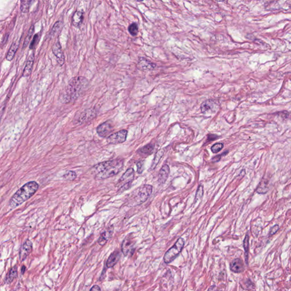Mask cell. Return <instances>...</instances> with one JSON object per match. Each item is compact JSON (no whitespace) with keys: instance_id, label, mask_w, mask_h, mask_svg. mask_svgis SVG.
Masks as SVG:
<instances>
[{"instance_id":"cell-1","label":"cell","mask_w":291,"mask_h":291,"mask_svg":"<svg viewBox=\"0 0 291 291\" xmlns=\"http://www.w3.org/2000/svg\"><path fill=\"white\" fill-rule=\"evenodd\" d=\"M123 167V161L117 159L103 161L95 165L92 169V173L96 179L103 180L116 175Z\"/></svg>"},{"instance_id":"cell-2","label":"cell","mask_w":291,"mask_h":291,"mask_svg":"<svg viewBox=\"0 0 291 291\" xmlns=\"http://www.w3.org/2000/svg\"><path fill=\"white\" fill-rule=\"evenodd\" d=\"M88 86V81L84 77H75L69 81L63 96L64 103L79 98Z\"/></svg>"},{"instance_id":"cell-3","label":"cell","mask_w":291,"mask_h":291,"mask_svg":"<svg viewBox=\"0 0 291 291\" xmlns=\"http://www.w3.org/2000/svg\"><path fill=\"white\" fill-rule=\"evenodd\" d=\"M38 188V184L35 181L27 183L12 196L9 201V206L12 209L18 207L34 195Z\"/></svg>"},{"instance_id":"cell-4","label":"cell","mask_w":291,"mask_h":291,"mask_svg":"<svg viewBox=\"0 0 291 291\" xmlns=\"http://www.w3.org/2000/svg\"><path fill=\"white\" fill-rule=\"evenodd\" d=\"M153 192V187L151 185L145 184L138 188L133 196L132 203L134 206L139 205L145 203Z\"/></svg>"},{"instance_id":"cell-5","label":"cell","mask_w":291,"mask_h":291,"mask_svg":"<svg viewBox=\"0 0 291 291\" xmlns=\"http://www.w3.org/2000/svg\"><path fill=\"white\" fill-rule=\"evenodd\" d=\"M184 239L180 238L177 241L176 243L166 252L164 256V261L166 264H169L173 262L179 255L184 247Z\"/></svg>"},{"instance_id":"cell-6","label":"cell","mask_w":291,"mask_h":291,"mask_svg":"<svg viewBox=\"0 0 291 291\" xmlns=\"http://www.w3.org/2000/svg\"><path fill=\"white\" fill-rule=\"evenodd\" d=\"M134 178V171L133 169L130 168L127 169L126 171L123 173L122 177L119 180L118 185L119 188V192H122L131 187Z\"/></svg>"},{"instance_id":"cell-7","label":"cell","mask_w":291,"mask_h":291,"mask_svg":"<svg viewBox=\"0 0 291 291\" xmlns=\"http://www.w3.org/2000/svg\"><path fill=\"white\" fill-rule=\"evenodd\" d=\"M127 135V131L122 130L116 132L114 134L110 135L107 137V142L109 144H119L126 141Z\"/></svg>"},{"instance_id":"cell-8","label":"cell","mask_w":291,"mask_h":291,"mask_svg":"<svg viewBox=\"0 0 291 291\" xmlns=\"http://www.w3.org/2000/svg\"><path fill=\"white\" fill-rule=\"evenodd\" d=\"M97 115L96 110L95 108H89L82 111L80 114L77 115V122L80 124L84 123L94 118Z\"/></svg>"},{"instance_id":"cell-9","label":"cell","mask_w":291,"mask_h":291,"mask_svg":"<svg viewBox=\"0 0 291 291\" xmlns=\"http://www.w3.org/2000/svg\"><path fill=\"white\" fill-rule=\"evenodd\" d=\"M135 245V241L130 235L127 236L125 238L122 244V251L125 256H127L129 254H132L134 252Z\"/></svg>"},{"instance_id":"cell-10","label":"cell","mask_w":291,"mask_h":291,"mask_svg":"<svg viewBox=\"0 0 291 291\" xmlns=\"http://www.w3.org/2000/svg\"><path fill=\"white\" fill-rule=\"evenodd\" d=\"M113 130V126L111 123L109 121H107L105 122L100 125L97 128V133L101 137L105 138L111 133Z\"/></svg>"},{"instance_id":"cell-11","label":"cell","mask_w":291,"mask_h":291,"mask_svg":"<svg viewBox=\"0 0 291 291\" xmlns=\"http://www.w3.org/2000/svg\"><path fill=\"white\" fill-rule=\"evenodd\" d=\"M33 244L30 240L25 242L19 250V259L21 262L25 261L32 252Z\"/></svg>"},{"instance_id":"cell-12","label":"cell","mask_w":291,"mask_h":291,"mask_svg":"<svg viewBox=\"0 0 291 291\" xmlns=\"http://www.w3.org/2000/svg\"><path fill=\"white\" fill-rule=\"evenodd\" d=\"M52 51L53 54L55 55V56L56 58L58 64L60 66H62L64 64L65 60H64V53L62 50V48L60 43L58 42L55 43L52 47Z\"/></svg>"},{"instance_id":"cell-13","label":"cell","mask_w":291,"mask_h":291,"mask_svg":"<svg viewBox=\"0 0 291 291\" xmlns=\"http://www.w3.org/2000/svg\"><path fill=\"white\" fill-rule=\"evenodd\" d=\"M218 105L216 101L213 100H208L203 102L201 105V111L204 114L210 112H213L215 111Z\"/></svg>"},{"instance_id":"cell-14","label":"cell","mask_w":291,"mask_h":291,"mask_svg":"<svg viewBox=\"0 0 291 291\" xmlns=\"http://www.w3.org/2000/svg\"><path fill=\"white\" fill-rule=\"evenodd\" d=\"M230 270L234 273H241L245 270V265L243 261L239 258L234 259L230 264Z\"/></svg>"},{"instance_id":"cell-15","label":"cell","mask_w":291,"mask_h":291,"mask_svg":"<svg viewBox=\"0 0 291 291\" xmlns=\"http://www.w3.org/2000/svg\"><path fill=\"white\" fill-rule=\"evenodd\" d=\"M169 167L167 165H163L158 174V182L161 184H165L169 175Z\"/></svg>"},{"instance_id":"cell-16","label":"cell","mask_w":291,"mask_h":291,"mask_svg":"<svg viewBox=\"0 0 291 291\" xmlns=\"http://www.w3.org/2000/svg\"><path fill=\"white\" fill-rule=\"evenodd\" d=\"M121 258V254L118 251H115L112 253L108 258L107 261V268H111L114 267L117 263Z\"/></svg>"},{"instance_id":"cell-17","label":"cell","mask_w":291,"mask_h":291,"mask_svg":"<svg viewBox=\"0 0 291 291\" xmlns=\"http://www.w3.org/2000/svg\"><path fill=\"white\" fill-rule=\"evenodd\" d=\"M34 54L30 55V56L28 58L26 64L25 65V69L23 70V77H29L30 76L31 73L32 72L33 64H34Z\"/></svg>"},{"instance_id":"cell-18","label":"cell","mask_w":291,"mask_h":291,"mask_svg":"<svg viewBox=\"0 0 291 291\" xmlns=\"http://www.w3.org/2000/svg\"><path fill=\"white\" fill-rule=\"evenodd\" d=\"M113 231V229L111 227H109L107 230L104 231L103 233L101 234L100 238L98 240L99 244L101 246H103L107 242L109 239L111 237Z\"/></svg>"},{"instance_id":"cell-19","label":"cell","mask_w":291,"mask_h":291,"mask_svg":"<svg viewBox=\"0 0 291 291\" xmlns=\"http://www.w3.org/2000/svg\"><path fill=\"white\" fill-rule=\"evenodd\" d=\"M18 276V270L17 266L13 267L8 272L5 279V283L10 284Z\"/></svg>"},{"instance_id":"cell-20","label":"cell","mask_w":291,"mask_h":291,"mask_svg":"<svg viewBox=\"0 0 291 291\" xmlns=\"http://www.w3.org/2000/svg\"><path fill=\"white\" fill-rule=\"evenodd\" d=\"M153 149H154V146L153 144L150 143L142 147V148L138 149V153L141 156L146 157L147 156L151 155L153 153Z\"/></svg>"},{"instance_id":"cell-21","label":"cell","mask_w":291,"mask_h":291,"mask_svg":"<svg viewBox=\"0 0 291 291\" xmlns=\"http://www.w3.org/2000/svg\"><path fill=\"white\" fill-rule=\"evenodd\" d=\"M138 68L142 70H150L153 69L156 66L153 63L146 60L145 58H140L138 63Z\"/></svg>"},{"instance_id":"cell-22","label":"cell","mask_w":291,"mask_h":291,"mask_svg":"<svg viewBox=\"0 0 291 291\" xmlns=\"http://www.w3.org/2000/svg\"><path fill=\"white\" fill-rule=\"evenodd\" d=\"M83 20V13L80 11L75 12L72 16V23L75 27H79Z\"/></svg>"},{"instance_id":"cell-23","label":"cell","mask_w":291,"mask_h":291,"mask_svg":"<svg viewBox=\"0 0 291 291\" xmlns=\"http://www.w3.org/2000/svg\"><path fill=\"white\" fill-rule=\"evenodd\" d=\"M19 47V43L18 42H15L12 43V46L9 49V51H8L7 56H6V59L8 61H12L13 58L15 56V54Z\"/></svg>"},{"instance_id":"cell-24","label":"cell","mask_w":291,"mask_h":291,"mask_svg":"<svg viewBox=\"0 0 291 291\" xmlns=\"http://www.w3.org/2000/svg\"><path fill=\"white\" fill-rule=\"evenodd\" d=\"M243 248L245 249V258L246 264H248L249 249V236L248 234L246 235L245 239L243 240Z\"/></svg>"},{"instance_id":"cell-25","label":"cell","mask_w":291,"mask_h":291,"mask_svg":"<svg viewBox=\"0 0 291 291\" xmlns=\"http://www.w3.org/2000/svg\"><path fill=\"white\" fill-rule=\"evenodd\" d=\"M34 33V25H32L31 26L30 28L29 29V30L28 31V32H27V36H26V37L25 39V41H24V43H23V49H25V47H26L27 45L30 42L31 38H32Z\"/></svg>"},{"instance_id":"cell-26","label":"cell","mask_w":291,"mask_h":291,"mask_svg":"<svg viewBox=\"0 0 291 291\" xmlns=\"http://www.w3.org/2000/svg\"><path fill=\"white\" fill-rule=\"evenodd\" d=\"M164 154V150L163 149H161L159 150L157 153H156L155 157L153 159V162L151 165V169H153L155 168L157 165L159 163V162L161 161V158L163 156Z\"/></svg>"},{"instance_id":"cell-27","label":"cell","mask_w":291,"mask_h":291,"mask_svg":"<svg viewBox=\"0 0 291 291\" xmlns=\"http://www.w3.org/2000/svg\"><path fill=\"white\" fill-rule=\"evenodd\" d=\"M32 3L31 1H22L21 2L20 9L21 12L23 13H26L29 11L31 4Z\"/></svg>"},{"instance_id":"cell-28","label":"cell","mask_w":291,"mask_h":291,"mask_svg":"<svg viewBox=\"0 0 291 291\" xmlns=\"http://www.w3.org/2000/svg\"><path fill=\"white\" fill-rule=\"evenodd\" d=\"M41 33L39 32L38 34L35 35L34 36L33 39V40H32L31 42L30 47H29L30 50H34V49H35L36 47H37L38 43H39L40 38H41Z\"/></svg>"},{"instance_id":"cell-29","label":"cell","mask_w":291,"mask_h":291,"mask_svg":"<svg viewBox=\"0 0 291 291\" xmlns=\"http://www.w3.org/2000/svg\"><path fill=\"white\" fill-rule=\"evenodd\" d=\"M61 26H62V25H61V23L60 22L58 21V22H56V23H55L54 26L52 29V30H51V36L54 37L56 35L59 34L60 31V30H61Z\"/></svg>"},{"instance_id":"cell-30","label":"cell","mask_w":291,"mask_h":291,"mask_svg":"<svg viewBox=\"0 0 291 291\" xmlns=\"http://www.w3.org/2000/svg\"><path fill=\"white\" fill-rule=\"evenodd\" d=\"M128 30L132 36L137 35L138 33V25L136 23H131L128 27Z\"/></svg>"},{"instance_id":"cell-31","label":"cell","mask_w":291,"mask_h":291,"mask_svg":"<svg viewBox=\"0 0 291 291\" xmlns=\"http://www.w3.org/2000/svg\"><path fill=\"white\" fill-rule=\"evenodd\" d=\"M64 178L65 180L72 181L76 178L77 175L76 173L72 171H68L64 175Z\"/></svg>"},{"instance_id":"cell-32","label":"cell","mask_w":291,"mask_h":291,"mask_svg":"<svg viewBox=\"0 0 291 291\" xmlns=\"http://www.w3.org/2000/svg\"><path fill=\"white\" fill-rule=\"evenodd\" d=\"M223 147V144L222 143H215L211 147V150L213 153H217L219 152Z\"/></svg>"},{"instance_id":"cell-33","label":"cell","mask_w":291,"mask_h":291,"mask_svg":"<svg viewBox=\"0 0 291 291\" xmlns=\"http://www.w3.org/2000/svg\"><path fill=\"white\" fill-rule=\"evenodd\" d=\"M203 187L202 185H200L196 192V200H199L201 199L202 197L203 196Z\"/></svg>"},{"instance_id":"cell-34","label":"cell","mask_w":291,"mask_h":291,"mask_svg":"<svg viewBox=\"0 0 291 291\" xmlns=\"http://www.w3.org/2000/svg\"><path fill=\"white\" fill-rule=\"evenodd\" d=\"M279 229V226L278 225H275L271 227L270 231V235H272L276 233V232Z\"/></svg>"},{"instance_id":"cell-35","label":"cell","mask_w":291,"mask_h":291,"mask_svg":"<svg viewBox=\"0 0 291 291\" xmlns=\"http://www.w3.org/2000/svg\"><path fill=\"white\" fill-rule=\"evenodd\" d=\"M218 138V136H217V135H215V134H208V137H207V141L208 142H211V141H215V139H217V138Z\"/></svg>"},{"instance_id":"cell-36","label":"cell","mask_w":291,"mask_h":291,"mask_svg":"<svg viewBox=\"0 0 291 291\" xmlns=\"http://www.w3.org/2000/svg\"><path fill=\"white\" fill-rule=\"evenodd\" d=\"M228 153V151H227L226 152H224L223 153L221 154V155H217L215 156V157H213L211 161H213V162H218L219 161L221 160V157L223 156V155H225L227 153Z\"/></svg>"},{"instance_id":"cell-37","label":"cell","mask_w":291,"mask_h":291,"mask_svg":"<svg viewBox=\"0 0 291 291\" xmlns=\"http://www.w3.org/2000/svg\"><path fill=\"white\" fill-rule=\"evenodd\" d=\"M143 163L142 161H139L137 164V172L139 173H141L143 172Z\"/></svg>"},{"instance_id":"cell-38","label":"cell","mask_w":291,"mask_h":291,"mask_svg":"<svg viewBox=\"0 0 291 291\" xmlns=\"http://www.w3.org/2000/svg\"><path fill=\"white\" fill-rule=\"evenodd\" d=\"M90 291H101V289L100 287H99V285H95L92 287Z\"/></svg>"},{"instance_id":"cell-39","label":"cell","mask_w":291,"mask_h":291,"mask_svg":"<svg viewBox=\"0 0 291 291\" xmlns=\"http://www.w3.org/2000/svg\"><path fill=\"white\" fill-rule=\"evenodd\" d=\"M25 271H26V267L25 266H23L21 268V274H22V275L24 274Z\"/></svg>"}]
</instances>
